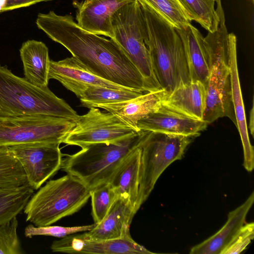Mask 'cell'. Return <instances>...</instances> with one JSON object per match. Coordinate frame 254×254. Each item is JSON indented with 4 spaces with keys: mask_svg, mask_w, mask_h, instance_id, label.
Here are the masks:
<instances>
[{
    "mask_svg": "<svg viewBox=\"0 0 254 254\" xmlns=\"http://www.w3.org/2000/svg\"><path fill=\"white\" fill-rule=\"evenodd\" d=\"M36 23L96 75L131 90L150 92L140 73L113 39L84 30L70 14L40 13Z\"/></svg>",
    "mask_w": 254,
    "mask_h": 254,
    "instance_id": "6da1fadb",
    "label": "cell"
},
{
    "mask_svg": "<svg viewBox=\"0 0 254 254\" xmlns=\"http://www.w3.org/2000/svg\"><path fill=\"white\" fill-rule=\"evenodd\" d=\"M192 138L144 131L140 144L139 208L148 198L164 170L173 162L182 158Z\"/></svg>",
    "mask_w": 254,
    "mask_h": 254,
    "instance_id": "ba28073f",
    "label": "cell"
},
{
    "mask_svg": "<svg viewBox=\"0 0 254 254\" xmlns=\"http://www.w3.org/2000/svg\"><path fill=\"white\" fill-rule=\"evenodd\" d=\"M176 30L183 44L191 81H198L206 86L209 68L204 37L191 23Z\"/></svg>",
    "mask_w": 254,
    "mask_h": 254,
    "instance_id": "e0dca14e",
    "label": "cell"
},
{
    "mask_svg": "<svg viewBox=\"0 0 254 254\" xmlns=\"http://www.w3.org/2000/svg\"><path fill=\"white\" fill-rule=\"evenodd\" d=\"M207 123L199 120L161 102L158 108L137 123L140 130L181 135L191 137L199 136Z\"/></svg>",
    "mask_w": 254,
    "mask_h": 254,
    "instance_id": "4fadbf2b",
    "label": "cell"
},
{
    "mask_svg": "<svg viewBox=\"0 0 254 254\" xmlns=\"http://www.w3.org/2000/svg\"><path fill=\"white\" fill-rule=\"evenodd\" d=\"M251 108V110L250 111V122H249V129L250 130L251 134L253 136H254V104L253 102V105Z\"/></svg>",
    "mask_w": 254,
    "mask_h": 254,
    "instance_id": "d6a6232c",
    "label": "cell"
},
{
    "mask_svg": "<svg viewBox=\"0 0 254 254\" xmlns=\"http://www.w3.org/2000/svg\"><path fill=\"white\" fill-rule=\"evenodd\" d=\"M133 0H83L72 1L76 9L75 19L84 30L98 35L114 38L112 18L119 8Z\"/></svg>",
    "mask_w": 254,
    "mask_h": 254,
    "instance_id": "9a60e30c",
    "label": "cell"
},
{
    "mask_svg": "<svg viewBox=\"0 0 254 254\" xmlns=\"http://www.w3.org/2000/svg\"><path fill=\"white\" fill-rule=\"evenodd\" d=\"M141 7L147 30L144 41L153 72L168 94L191 82L183 44L174 27L148 7Z\"/></svg>",
    "mask_w": 254,
    "mask_h": 254,
    "instance_id": "7a4b0ae2",
    "label": "cell"
},
{
    "mask_svg": "<svg viewBox=\"0 0 254 254\" xmlns=\"http://www.w3.org/2000/svg\"><path fill=\"white\" fill-rule=\"evenodd\" d=\"M206 96L205 85L198 81H193L168 94L164 92L161 102L190 117L203 120Z\"/></svg>",
    "mask_w": 254,
    "mask_h": 254,
    "instance_id": "7402d4cb",
    "label": "cell"
},
{
    "mask_svg": "<svg viewBox=\"0 0 254 254\" xmlns=\"http://www.w3.org/2000/svg\"><path fill=\"white\" fill-rule=\"evenodd\" d=\"M46 115L72 119L79 115L48 86L39 87L0 64V116Z\"/></svg>",
    "mask_w": 254,
    "mask_h": 254,
    "instance_id": "277c9868",
    "label": "cell"
},
{
    "mask_svg": "<svg viewBox=\"0 0 254 254\" xmlns=\"http://www.w3.org/2000/svg\"><path fill=\"white\" fill-rule=\"evenodd\" d=\"M190 21L198 23L208 32L215 31L219 17L212 0H179Z\"/></svg>",
    "mask_w": 254,
    "mask_h": 254,
    "instance_id": "484cf974",
    "label": "cell"
},
{
    "mask_svg": "<svg viewBox=\"0 0 254 254\" xmlns=\"http://www.w3.org/2000/svg\"><path fill=\"white\" fill-rule=\"evenodd\" d=\"M254 201L253 192L240 206L230 212L225 225L215 234L191 248L190 254H220L245 224Z\"/></svg>",
    "mask_w": 254,
    "mask_h": 254,
    "instance_id": "ac0fdd59",
    "label": "cell"
},
{
    "mask_svg": "<svg viewBox=\"0 0 254 254\" xmlns=\"http://www.w3.org/2000/svg\"><path fill=\"white\" fill-rule=\"evenodd\" d=\"M34 190L28 183L18 187H0V225L24 210Z\"/></svg>",
    "mask_w": 254,
    "mask_h": 254,
    "instance_id": "cb8c5ba5",
    "label": "cell"
},
{
    "mask_svg": "<svg viewBox=\"0 0 254 254\" xmlns=\"http://www.w3.org/2000/svg\"><path fill=\"white\" fill-rule=\"evenodd\" d=\"M118 197L109 183L90 190L91 214L94 223H99L103 220Z\"/></svg>",
    "mask_w": 254,
    "mask_h": 254,
    "instance_id": "83f0119b",
    "label": "cell"
},
{
    "mask_svg": "<svg viewBox=\"0 0 254 254\" xmlns=\"http://www.w3.org/2000/svg\"><path fill=\"white\" fill-rule=\"evenodd\" d=\"M219 17L217 30L204 37L209 60V76L206 85L205 109L203 121L208 125L227 117L237 127L233 105L230 66V47L235 35L228 33L221 0H216Z\"/></svg>",
    "mask_w": 254,
    "mask_h": 254,
    "instance_id": "3957f363",
    "label": "cell"
},
{
    "mask_svg": "<svg viewBox=\"0 0 254 254\" xmlns=\"http://www.w3.org/2000/svg\"><path fill=\"white\" fill-rule=\"evenodd\" d=\"M252 2H253V3H254V0H252Z\"/></svg>",
    "mask_w": 254,
    "mask_h": 254,
    "instance_id": "e575fe53",
    "label": "cell"
},
{
    "mask_svg": "<svg viewBox=\"0 0 254 254\" xmlns=\"http://www.w3.org/2000/svg\"><path fill=\"white\" fill-rule=\"evenodd\" d=\"M39 189L23 210L26 221L36 226L51 225L74 214L90 197V190L68 174L48 181Z\"/></svg>",
    "mask_w": 254,
    "mask_h": 254,
    "instance_id": "8992f818",
    "label": "cell"
},
{
    "mask_svg": "<svg viewBox=\"0 0 254 254\" xmlns=\"http://www.w3.org/2000/svg\"><path fill=\"white\" fill-rule=\"evenodd\" d=\"M51 0H7L3 12L29 6L40 2Z\"/></svg>",
    "mask_w": 254,
    "mask_h": 254,
    "instance_id": "1f68e13d",
    "label": "cell"
},
{
    "mask_svg": "<svg viewBox=\"0 0 254 254\" xmlns=\"http://www.w3.org/2000/svg\"><path fill=\"white\" fill-rule=\"evenodd\" d=\"M136 212L128 200L118 197L103 220L83 235L87 239L103 240L130 234V225Z\"/></svg>",
    "mask_w": 254,
    "mask_h": 254,
    "instance_id": "2e32d148",
    "label": "cell"
},
{
    "mask_svg": "<svg viewBox=\"0 0 254 254\" xmlns=\"http://www.w3.org/2000/svg\"><path fill=\"white\" fill-rule=\"evenodd\" d=\"M230 66L231 75L233 105L237 122V127L240 135L243 150L245 168L251 172L254 168V147L248 134L245 108L241 89L237 64V38L232 39L230 47Z\"/></svg>",
    "mask_w": 254,
    "mask_h": 254,
    "instance_id": "d6986e66",
    "label": "cell"
},
{
    "mask_svg": "<svg viewBox=\"0 0 254 254\" xmlns=\"http://www.w3.org/2000/svg\"><path fill=\"white\" fill-rule=\"evenodd\" d=\"M53 252L82 254H154L137 243L130 234L109 240L87 239L80 234L67 235L52 243Z\"/></svg>",
    "mask_w": 254,
    "mask_h": 254,
    "instance_id": "7c38bea8",
    "label": "cell"
},
{
    "mask_svg": "<svg viewBox=\"0 0 254 254\" xmlns=\"http://www.w3.org/2000/svg\"><path fill=\"white\" fill-rule=\"evenodd\" d=\"M254 238V223L245 224L220 254H238L244 251Z\"/></svg>",
    "mask_w": 254,
    "mask_h": 254,
    "instance_id": "4dcf8cb0",
    "label": "cell"
},
{
    "mask_svg": "<svg viewBox=\"0 0 254 254\" xmlns=\"http://www.w3.org/2000/svg\"><path fill=\"white\" fill-rule=\"evenodd\" d=\"M113 39L140 73L150 92L161 90L154 75L144 39L147 30L141 4L133 0L117 10L112 18Z\"/></svg>",
    "mask_w": 254,
    "mask_h": 254,
    "instance_id": "52a82bcc",
    "label": "cell"
},
{
    "mask_svg": "<svg viewBox=\"0 0 254 254\" xmlns=\"http://www.w3.org/2000/svg\"><path fill=\"white\" fill-rule=\"evenodd\" d=\"M214 0L215 1H216V0Z\"/></svg>",
    "mask_w": 254,
    "mask_h": 254,
    "instance_id": "d590c367",
    "label": "cell"
},
{
    "mask_svg": "<svg viewBox=\"0 0 254 254\" xmlns=\"http://www.w3.org/2000/svg\"><path fill=\"white\" fill-rule=\"evenodd\" d=\"M163 93V90L147 92L130 100L100 105L97 108L113 114L136 131L140 132L141 130L137 127L138 122L158 108Z\"/></svg>",
    "mask_w": 254,
    "mask_h": 254,
    "instance_id": "ffe728a7",
    "label": "cell"
},
{
    "mask_svg": "<svg viewBox=\"0 0 254 254\" xmlns=\"http://www.w3.org/2000/svg\"><path fill=\"white\" fill-rule=\"evenodd\" d=\"M144 131L115 143L87 145L63 159L62 168L81 181L90 190L109 183L129 154L141 142Z\"/></svg>",
    "mask_w": 254,
    "mask_h": 254,
    "instance_id": "5b68a950",
    "label": "cell"
},
{
    "mask_svg": "<svg viewBox=\"0 0 254 254\" xmlns=\"http://www.w3.org/2000/svg\"><path fill=\"white\" fill-rule=\"evenodd\" d=\"M19 52L25 78L34 85L48 86L51 60L45 44L29 40L22 44Z\"/></svg>",
    "mask_w": 254,
    "mask_h": 254,
    "instance_id": "603a6c76",
    "label": "cell"
},
{
    "mask_svg": "<svg viewBox=\"0 0 254 254\" xmlns=\"http://www.w3.org/2000/svg\"><path fill=\"white\" fill-rule=\"evenodd\" d=\"M60 144L34 142L8 146L22 166L29 185L38 190L62 168Z\"/></svg>",
    "mask_w": 254,
    "mask_h": 254,
    "instance_id": "8fae6325",
    "label": "cell"
},
{
    "mask_svg": "<svg viewBox=\"0 0 254 254\" xmlns=\"http://www.w3.org/2000/svg\"><path fill=\"white\" fill-rule=\"evenodd\" d=\"M7 0H0V13L3 12V10Z\"/></svg>",
    "mask_w": 254,
    "mask_h": 254,
    "instance_id": "836d02e7",
    "label": "cell"
},
{
    "mask_svg": "<svg viewBox=\"0 0 254 254\" xmlns=\"http://www.w3.org/2000/svg\"><path fill=\"white\" fill-rule=\"evenodd\" d=\"M140 132L136 131L113 114L92 107L86 114L79 116L75 126L63 143L83 148L92 144L119 142Z\"/></svg>",
    "mask_w": 254,
    "mask_h": 254,
    "instance_id": "30bf717a",
    "label": "cell"
},
{
    "mask_svg": "<svg viewBox=\"0 0 254 254\" xmlns=\"http://www.w3.org/2000/svg\"><path fill=\"white\" fill-rule=\"evenodd\" d=\"M48 77L49 80H58L78 98L90 86L128 89L96 75L73 56L58 61L51 60Z\"/></svg>",
    "mask_w": 254,
    "mask_h": 254,
    "instance_id": "5bb4252c",
    "label": "cell"
},
{
    "mask_svg": "<svg viewBox=\"0 0 254 254\" xmlns=\"http://www.w3.org/2000/svg\"><path fill=\"white\" fill-rule=\"evenodd\" d=\"M76 120L46 115L0 116V147L34 142L61 144Z\"/></svg>",
    "mask_w": 254,
    "mask_h": 254,
    "instance_id": "9c48e42d",
    "label": "cell"
},
{
    "mask_svg": "<svg viewBox=\"0 0 254 254\" xmlns=\"http://www.w3.org/2000/svg\"><path fill=\"white\" fill-rule=\"evenodd\" d=\"M140 159L139 144L129 154L109 182L118 197L128 200L136 212L139 209L138 200Z\"/></svg>",
    "mask_w": 254,
    "mask_h": 254,
    "instance_id": "44dd1931",
    "label": "cell"
},
{
    "mask_svg": "<svg viewBox=\"0 0 254 254\" xmlns=\"http://www.w3.org/2000/svg\"><path fill=\"white\" fill-rule=\"evenodd\" d=\"M141 5L153 10L175 29L190 23L188 15L179 0H137Z\"/></svg>",
    "mask_w": 254,
    "mask_h": 254,
    "instance_id": "4316f807",
    "label": "cell"
},
{
    "mask_svg": "<svg viewBox=\"0 0 254 254\" xmlns=\"http://www.w3.org/2000/svg\"><path fill=\"white\" fill-rule=\"evenodd\" d=\"M144 92L130 89H118L99 86H88L79 98L82 106L88 108L119 103L138 97Z\"/></svg>",
    "mask_w": 254,
    "mask_h": 254,
    "instance_id": "d4e9b609",
    "label": "cell"
},
{
    "mask_svg": "<svg viewBox=\"0 0 254 254\" xmlns=\"http://www.w3.org/2000/svg\"><path fill=\"white\" fill-rule=\"evenodd\" d=\"M16 217L0 225V254L24 253L18 237Z\"/></svg>",
    "mask_w": 254,
    "mask_h": 254,
    "instance_id": "f1b7e54d",
    "label": "cell"
},
{
    "mask_svg": "<svg viewBox=\"0 0 254 254\" xmlns=\"http://www.w3.org/2000/svg\"><path fill=\"white\" fill-rule=\"evenodd\" d=\"M96 224L94 223L91 225L73 227L50 225L34 226L32 224H29L24 229V235L29 238L37 236H53L62 238L72 234L89 231L95 227Z\"/></svg>",
    "mask_w": 254,
    "mask_h": 254,
    "instance_id": "f546056e",
    "label": "cell"
}]
</instances>
